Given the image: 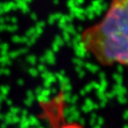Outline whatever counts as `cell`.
<instances>
[{
    "label": "cell",
    "instance_id": "6da1fadb",
    "mask_svg": "<svg viewBox=\"0 0 128 128\" xmlns=\"http://www.w3.org/2000/svg\"><path fill=\"white\" fill-rule=\"evenodd\" d=\"M81 42L86 52L103 66H126L128 60V2L115 0L101 21L84 30Z\"/></svg>",
    "mask_w": 128,
    "mask_h": 128
},
{
    "label": "cell",
    "instance_id": "7a4b0ae2",
    "mask_svg": "<svg viewBox=\"0 0 128 128\" xmlns=\"http://www.w3.org/2000/svg\"><path fill=\"white\" fill-rule=\"evenodd\" d=\"M41 108L42 118L49 122L52 128H84L78 122H66L64 117L65 98L62 92H60L49 101L42 102Z\"/></svg>",
    "mask_w": 128,
    "mask_h": 128
}]
</instances>
